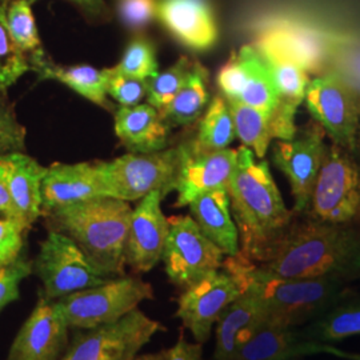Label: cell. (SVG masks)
<instances>
[{
	"instance_id": "cell-16",
	"label": "cell",
	"mask_w": 360,
	"mask_h": 360,
	"mask_svg": "<svg viewBox=\"0 0 360 360\" xmlns=\"http://www.w3.org/2000/svg\"><path fill=\"white\" fill-rule=\"evenodd\" d=\"M318 354L347 356L333 345L307 340L300 328L262 321L242 338L233 360H302Z\"/></svg>"
},
{
	"instance_id": "cell-24",
	"label": "cell",
	"mask_w": 360,
	"mask_h": 360,
	"mask_svg": "<svg viewBox=\"0 0 360 360\" xmlns=\"http://www.w3.org/2000/svg\"><path fill=\"white\" fill-rule=\"evenodd\" d=\"M264 321V312L257 296L242 291L221 312L217 322V345L214 359L233 360L239 342L250 330Z\"/></svg>"
},
{
	"instance_id": "cell-1",
	"label": "cell",
	"mask_w": 360,
	"mask_h": 360,
	"mask_svg": "<svg viewBox=\"0 0 360 360\" xmlns=\"http://www.w3.org/2000/svg\"><path fill=\"white\" fill-rule=\"evenodd\" d=\"M284 279L360 278V223H326L296 215L267 259L255 263Z\"/></svg>"
},
{
	"instance_id": "cell-11",
	"label": "cell",
	"mask_w": 360,
	"mask_h": 360,
	"mask_svg": "<svg viewBox=\"0 0 360 360\" xmlns=\"http://www.w3.org/2000/svg\"><path fill=\"white\" fill-rule=\"evenodd\" d=\"M168 220L169 230L162 260L172 283L186 288L221 269L226 255L200 231L191 217Z\"/></svg>"
},
{
	"instance_id": "cell-26",
	"label": "cell",
	"mask_w": 360,
	"mask_h": 360,
	"mask_svg": "<svg viewBox=\"0 0 360 360\" xmlns=\"http://www.w3.org/2000/svg\"><path fill=\"white\" fill-rule=\"evenodd\" d=\"M255 46L270 70L279 96L278 105L297 111L299 105L304 102L309 84V72L267 40L260 38Z\"/></svg>"
},
{
	"instance_id": "cell-39",
	"label": "cell",
	"mask_w": 360,
	"mask_h": 360,
	"mask_svg": "<svg viewBox=\"0 0 360 360\" xmlns=\"http://www.w3.org/2000/svg\"><path fill=\"white\" fill-rule=\"evenodd\" d=\"M116 7L120 20L131 30L148 26L158 15L156 0H117Z\"/></svg>"
},
{
	"instance_id": "cell-4",
	"label": "cell",
	"mask_w": 360,
	"mask_h": 360,
	"mask_svg": "<svg viewBox=\"0 0 360 360\" xmlns=\"http://www.w3.org/2000/svg\"><path fill=\"white\" fill-rule=\"evenodd\" d=\"M132 208L126 200L101 196L47 212L50 230L77 243L91 263L108 278L124 275L126 243Z\"/></svg>"
},
{
	"instance_id": "cell-3",
	"label": "cell",
	"mask_w": 360,
	"mask_h": 360,
	"mask_svg": "<svg viewBox=\"0 0 360 360\" xmlns=\"http://www.w3.org/2000/svg\"><path fill=\"white\" fill-rule=\"evenodd\" d=\"M221 269L231 275L242 291L257 296L264 312V321L294 328H300L319 316L351 290V283L342 279L271 276L240 251L226 257Z\"/></svg>"
},
{
	"instance_id": "cell-44",
	"label": "cell",
	"mask_w": 360,
	"mask_h": 360,
	"mask_svg": "<svg viewBox=\"0 0 360 360\" xmlns=\"http://www.w3.org/2000/svg\"><path fill=\"white\" fill-rule=\"evenodd\" d=\"M347 359L351 360H360V355H354V354H347V356H346Z\"/></svg>"
},
{
	"instance_id": "cell-25",
	"label": "cell",
	"mask_w": 360,
	"mask_h": 360,
	"mask_svg": "<svg viewBox=\"0 0 360 360\" xmlns=\"http://www.w3.org/2000/svg\"><path fill=\"white\" fill-rule=\"evenodd\" d=\"M311 342L333 345L360 335V294L347 291L319 316L300 327Z\"/></svg>"
},
{
	"instance_id": "cell-2",
	"label": "cell",
	"mask_w": 360,
	"mask_h": 360,
	"mask_svg": "<svg viewBox=\"0 0 360 360\" xmlns=\"http://www.w3.org/2000/svg\"><path fill=\"white\" fill-rule=\"evenodd\" d=\"M227 193L240 254L254 263L264 262L295 218V212L284 205L269 163L257 160L245 146L238 148V163Z\"/></svg>"
},
{
	"instance_id": "cell-15",
	"label": "cell",
	"mask_w": 360,
	"mask_h": 360,
	"mask_svg": "<svg viewBox=\"0 0 360 360\" xmlns=\"http://www.w3.org/2000/svg\"><path fill=\"white\" fill-rule=\"evenodd\" d=\"M68 324L56 300L38 303L15 336L7 360H60L68 347Z\"/></svg>"
},
{
	"instance_id": "cell-23",
	"label": "cell",
	"mask_w": 360,
	"mask_h": 360,
	"mask_svg": "<svg viewBox=\"0 0 360 360\" xmlns=\"http://www.w3.org/2000/svg\"><path fill=\"white\" fill-rule=\"evenodd\" d=\"M191 218L200 231L221 250L226 257L240 251L239 233L232 218L227 188H217L193 199L188 205Z\"/></svg>"
},
{
	"instance_id": "cell-5",
	"label": "cell",
	"mask_w": 360,
	"mask_h": 360,
	"mask_svg": "<svg viewBox=\"0 0 360 360\" xmlns=\"http://www.w3.org/2000/svg\"><path fill=\"white\" fill-rule=\"evenodd\" d=\"M303 215L326 223H360L359 155L334 143L327 144Z\"/></svg>"
},
{
	"instance_id": "cell-37",
	"label": "cell",
	"mask_w": 360,
	"mask_h": 360,
	"mask_svg": "<svg viewBox=\"0 0 360 360\" xmlns=\"http://www.w3.org/2000/svg\"><path fill=\"white\" fill-rule=\"evenodd\" d=\"M26 129L19 123L13 108L0 98V156L23 153Z\"/></svg>"
},
{
	"instance_id": "cell-6",
	"label": "cell",
	"mask_w": 360,
	"mask_h": 360,
	"mask_svg": "<svg viewBox=\"0 0 360 360\" xmlns=\"http://www.w3.org/2000/svg\"><path fill=\"white\" fill-rule=\"evenodd\" d=\"M180 159L179 144L150 154L129 153L111 162L98 163L104 196L136 202L153 191H160L165 198L175 191Z\"/></svg>"
},
{
	"instance_id": "cell-31",
	"label": "cell",
	"mask_w": 360,
	"mask_h": 360,
	"mask_svg": "<svg viewBox=\"0 0 360 360\" xmlns=\"http://www.w3.org/2000/svg\"><path fill=\"white\" fill-rule=\"evenodd\" d=\"M6 18L15 43L26 55L31 70L38 72L50 60L39 38L38 27L30 0H11L6 7Z\"/></svg>"
},
{
	"instance_id": "cell-36",
	"label": "cell",
	"mask_w": 360,
	"mask_h": 360,
	"mask_svg": "<svg viewBox=\"0 0 360 360\" xmlns=\"http://www.w3.org/2000/svg\"><path fill=\"white\" fill-rule=\"evenodd\" d=\"M32 274V262L22 254L13 263L0 267V312L19 299L20 283Z\"/></svg>"
},
{
	"instance_id": "cell-35",
	"label": "cell",
	"mask_w": 360,
	"mask_h": 360,
	"mask_svg": "<svg viewBox=\"0 0 360 360\" xmlns=\"http://www.w3.org/2000/svg\"><path fill=\"white\" fill-rule=\"evenodd\" d=\"M117 74L147 80L159 72L154 44L144 37L134 39L122 60L112 67Z\"/></svg>"
},
{
	"instance_id": "cell-34",
	"label": "cell",
	"mask_w": 360,
	"mask_h": 360,
	"mask_svg": "<svg viewBox=\"0 0 360 360\" xmlns=\"http://www.w3.org/2000/svg\"><path fill=\"white\" fill-rule=\"evenodd\" d=\"M28 71L31 65L8 30L6 7L0 6V91L10 89Z\"/></svg>"
},
{
	"instance_id": "cell-46",
	"label": "cell",
	"mask_w": 360,
	"mask_h": 360,
	"mask_svg": "<svg viewBox=\"0 0 360 360\" xmlns=\"http://www.w3.org/2000/svg\"><path fill=\"white\" fill-rule=\"evenodd\" d=\"M37 0H30V3L32 4V3H35ZM77 1H84V3H90V1H92V0H77Z\"/></svg>"
},
{
	"instance_id": "cell-18",
	"label": "cell",
	"mask_w": 360,
	"mask_h": 360,
	"mask_svg": "<svg viewBox=\"0 0 360 360\" xmlns=\"http://www.w3.org/2000/svg\"><path fill=\"white\" fill-rule=\"evenodd\" d=\"M163 195L153 191L132 210L126 243V264L136 272H148L162 260L169 220L162 211Z\"/></svg>"
},
{
	"instance_id": "cell-41",
	"label": "cell",
	"mask_w": 360,
	"mask_h": 360,
	"mask_svg": "<svg viewBox=\"0 0 360 360\" xmlns=\"http://www.w3.org/2000/svg\"><path fill=\"white\" fill-rule=\"evenodd\" d=\"M166 360H203V348L200 343H190L183 335L174 347L167 349Z\"/></svg>"
},
{
	"instance_id": "cell-28",
	"label": "cell",
	"mask_w": 360,
	"mask_h": 360,
	"mask_svg": "<svg viewBox=\"0 0 360 360\" xmlns=\"http://www.w3.org/2000/svg\"><path fill=\"white\" fill-rule=\"evenodd\" d=\"M208 103V72L199 62H195L186 84L160 112V115L171 129L183 127L191 124L203 115Z\"/></svg>"
},
{
	"instance_id": "cell-22",
	"label": "cell",
	"mask_w": 360,
	"mask_h": 360,
	"mask_svg": "<svg viewBox=\"0 0 360 360\" xmlns=\"http://www.w3.org/2000/svg\"><path fill=\"white\" fill-rule=\"evenodd\" d=\"M171 127L148 103L120 107L115 114V132L129 153L150 154L167 148Z\"/></svg>"
},
{
	"instance_id": "cell-10",
	"label": "cell",
	"mask_w": 360,
	"mask_h": 360,
	"mask_svg": "<svg viewBox=\"0 0 360 360\" xmlns=\"http://www.w3.org/2000/svg\"><path fill=\"white\" fill-rule=\"evenodd\" d=\"M304 103L331 142L351 153L358 150L360 134L359 102L347 83L336 74L309 80Z\"/></svg>"
},
{
	"instance_id": "cell-27",
	"label": "cell",
	"mask_w": 360,
	"mask_h": 360,
	"mask_svg": "<svg viewBox=\"0 0 360 360\" xmlns=\"http://www.w3.org/2000/svg\"><path fill=\"white\" fill-rule=\"evenodd\" d=\"M37 74L40 79H52L63 83L92 103L107 110L112 108L107 99V89L112 68L99 70L91 65L63 67L49 62Z\"/></svg>"
},
{
	"instance_id": "cell-20",
	"label": "cell",
	"mask_w": 360,
	"mask_h": 360,
	"mask_svg": "<svg viewBox=\"0 0 360 360\" xmlns=\"http://www.w3.org/2000/svg\"><path fill=\"white\" fill-rule=\"evenodd\" d=\"M104 196L96 165L55 163L41 181V212Z\"/></svg>"
},
{
	"instance_id": "cell-12",
	"label": "cell",
	"mask_w": 360,
	"mask_h": 360,
	"mask_svg": "<svg viewBox=\"0 0 360 360\" xmlns=\"http://www.w3.org/2000/svg\"><path fill=\"white\" fill-rule=\"evenodd\" d=\"M326 131L314 119L296 129L290 141H276L272 146V162L288 179L294 198V212L303 215L309 208L311 193L322 167L327 144Z\"/></svg>"
},
{
	"instance_id": "cell-9",
	"label": "cell",
	"mask_w": 360,
	"mask_h": 360,
	"mask_svg": "<svg viewBox=\"0 0 360 360\" xmlns=\"http://www.w3.org/2000/svg\"><path fill=\"white\" fill-rule=\"evenodd\" d=\"M165 330L141 309H134L117 322L77 335L60 360H129Z\"/></svg>"
},
{
	"instance_id": "cell-43",
	"label": "cell",
	"mask_w": 360,
	"mask_h": 360,
	"mask_svg": "<svg viewBox=\"0 0 360 360\" xmlns=\"http://www.w3.org/2000/svg\"><path fill=\"white\" fill-rule=\"evenodd\" d=\"M166 355H167V351H160V352H156V354H146V355H141V356H134L129 360H166Z\"/></svg>"
},
{
	"instance_id": "cell-21",
	"label": "cell",
	"mask_w": 360,
	"mask_h": 360,
	"mask_svg": "<svg viewBox=\"0 0 360 360\" xmlns=\"http://www.w3.org/2000/svg\"><path fill=\"white\" fill-rule=\"evenodd\" d=\"M8 183L18 223L27 231L41 212V181L47 172L34 158L23 153L0 156Z\"/></svg>"
},
{
	"instance_id": "cell-19",
	"label": "cell",
	"mask_w": 360,
	"mask_h": 360,
	"mask_svg": "<svg viewBox=\"0 0 360 360\" xmlns=\"http://www.w3.org/2000/svg\"><path fill=\"white\" fill-rule=\"evenodd\" d=\"M156 16L174 38L191 50H208L218 40V25L208 0H159Z\"/></svg>"
},
{
	"instance_id": "cell-38",
	"label": "cell",
	"mask_w": 360,
	"mask_h": 360,
	"mask_svg": "<svg viewBox=\"0 0 360 360\" xmlns=\"http://www.w3.org/2000/svg\"><path fill=\"white\" fill-rule=\"evenodd\" d=\"M147 80L117 74L112 68L107 94L122 107H134L147 96Z\"/></svg>"
},
{
	"instance_id": "cell-13",
	"label": "cell",
	"mask_w": 360,
	"mask_h": 360,
	"mask_svg": "<svg viewBox=\"0 0 360 360\" xmlns=\"http://www.w3.org/2000/svg\"><path fill=\"white\" fill-rule=\"evenodd\" d=\"M242 294L227 271H212L184 288L178 299L176 316L196 343H206L221 312Z\"/></svg>"
},
{
	"instance_id": "cell-32",
	"label": "cell",
	"mask_w": 360,
	"mask_h": 360,
	"mask_svg": "<svg viewBox=\"0 0 360 360\" xmlns=\"http://www.w3.org/2000/svg\"><path fill=\"white\" fill-rule=\"evenodd\" d=\"M235 139V129L227 99L217 95L200 116L193 146L202 151H220L229 148Z\"/></svg>"
},
{
	"instance_id": "cell-33",
	"label": "cell",
	"mask_w": 360,
	"mask_h": 360,
	"mask_svg": "<svg viewBox=\"0 0 360 360\" xmlns=\"http://www.w3.org/2000/svg\"><path fill=\"white\" fill-rule=\"evenodd\" d=\"M195 62L190 58L181 56L179 60L163 72H158L147 79V103L162 112L174 96L181 90L193 71Z\"/></svg>"
},
{
	"instance_id": "cell-7",
	"label": "cell",
	"mask_w": 360,
	"mask_h": 360,
	"mask_svg": "<svg viewBox=\"0 0 360 360\" xmlns=\"http://www.w3.org/2000/svg\"><path fill=\"white\" fill-rule=\"evenodd\" d=\"M151 284L138 278L117 276L105 283L56 300L71 328L91 330L117 322L144 300L154 299Z\"/></svg>"
},
{
	"instance_id": "cell-14",
	"label": "cell",
	"mask_w": 360,
	"mask_h": 360,
	"mask_svg": "<svg viewBox=\"0 0 360 360\" xmlns=\"http://www.w3.org/2000/svg\"><path fill=\"white\" fill-rule=\"evenodd\" d=\"M219 89L227 101L272 112L279 103L270 70L255 44H247L232 53L219 70Z\"/></svg>"
},
{
	"instance_id": "cell-17",
	"label": "cell",
	"mask_w": 360,
	"mask_h": 360,
	"mask_svg": "<svg viewBox=\"0 0 360 360\" xmlns=\"http://www.w3.org/2000/svg\"><path fill=\"white\" fill-rule=\"evenodd\" d=\"M181 159L175 184L176 206H188L203 193L227 188L238 163V150L202 151L193 141L180 144Z\"/></svg>"
},
{
	"instance_id": "cell-29",
	"label": "cell",
	"mask_w": 360,
	"mask_h": 360,
	"mask_svg": "<svg viewBox=\"0 0 360 360\" xmlns=\"http://www.w3.org/2000/svg\"><path fill=\"white\" fill-rule=\"evenodd\" d=\"M262 39L267 40L290 58H292L302 65L307 72L316 71L322 65L326 49L322 39L318 38L309 30L300 27L281 26L272 27L266 31Z\"/></svg>"
},
{
	"instance_id": "cell-47",
	"label": "cell",
	"mask_w": 360,
	"mask_h": 360,
	"mask_svg": "<svg viewBox=\"0 0 360 360\" xmlns=\"http://www.w3.org/2000/svg\"><path fill=\"white\" fill-rule=\"evenodd\" d=\"M356 154L359 155V158H360V134H359V138H358V150H356Z\"/></svg>"
},
{
	"instance_id": "cell-40",
	"label": "cell",
	"mask_w": 360,
	"mask_h": 360,
	"mask_svg": "<svg viewBox=\"0 0 360 360\" xmlns=\"http://www.w3.org/2000/svg\"><path fill=\"white\" fill-rule=\"evenodd\" d=\"M25 232L16 221L0 218V267L13 263L23 254Z\"/></svg>"
},
{
	"instance_id": "cell-8",
	"label": "cell",
	"mask_w": 360,
	"mask_h": 360,
	"mask_svg": "<svg viewBox=\"0 0 360 360\" xmlns=\"http://www.w3.org/2000/svg\"><path fill=\"white\" fill-rule=\"evenodd\" d=\"M32 272L41 281V294L49 300H59L112 279L98 270L74 240L52 230L40 243Z\"/></svg>"
},
{
	"instance_id": "cell-45",
	"label": "cell",
	"mask_w": 360,
	"mask_h": 360,
	"mask_svg": "<svg viewBox=\"0 0 360 360\" xmlns=\"http://www.w3.org/2000/svg\"><path fill=\"white\" fill-rule=\"evenodd\" d=\"M10 1H11V0H0V6H4V7H7V6L10 4Z\"/></svg>"
},
{
	"instance_id": "cell-30",
	"label": "cell",
	"mask_w": 360,
	"mask_h": 360,
	"mask_svg": "<svg viewBox=\"0 0 360 360\" xmlns=\"http://www.w3.org/2000/svg\"><path fill=\"white\" fill-rule=\"evenodd\" d=\"M227 103L231 111L235 136L257 159H264L271 143L275 139L272 112L233 101H227Z\"/></svg>"
},
{
	"instance_id": "cell-42",
	"label": "cell",
	"mask_w": 360,
	"mask_h": 360,
	"mask_svg": "<svg viewBox=\"0 0 360 360\" xmlns=\"http://www.w3.org/2000/svg\"><path fill=\"white\" fill-rule=\"evenodd\" d=\"M0 218L10 219V220H13V221L18 223L16 212H15V208H13L10 190H8L6 168H4L1 159H0Z\"/></svg>"
}]
</instances>
